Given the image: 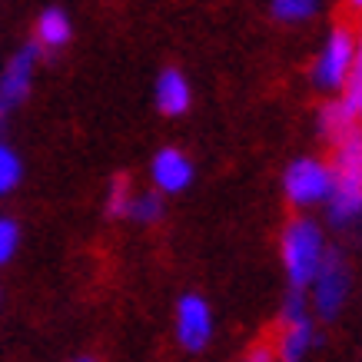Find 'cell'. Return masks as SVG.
<instances>
[{
    "label": "cell",
    "instance_id": "cell-1",
    "mask_svg": "<svg viewBox=\"0 0 362 362\" xmlns=\"http://www.w3.org/2000/svg\"><path fill=\"white\" fill-rule=\"evenodd\" d=\"M279 250H283V266L293 289H306L316 279L319 266L326 259V236H322V226L309 216H299V220H289L283 230V240H279Z\"/></svg>",
    "mask_w": 362,
    "mask_h": 362
},
{
    "label": "cell",
    "instance_id": "cell-2",
    "mask_svg": "<svg viewBox=\"0 0 362 362\" xmlns=\"http://www.w3.org/2000/svg\"><path fill=\"white\" fill-rule=\"evenodd\" d=\"M356 40H359V33L349 23H336L329 30L322 50L316 54V64H313V83L319 90H326V93L346 90L352 64H356Z\"/></svg>",
    "mask_w": 362,
    "mask_h": 362
},
{
    "label": "cell",
    "instance_id": "cell-3",
    "mask_svg": "<svg viewBox=\"0 0 362 362\" xmlns=\"http://www.w3.org/2000/svg\"><path fill=\"white\" fill-rule=\"evenodd\" d=\"M332 170L329 163H322L316 156H299L286 166L283 189L286 199L293 206H313V203H326L332 197Z\"/></svg>",
    "mask_w": 362,
    "mask_h": 362
},
{
    "label": "cell",
    "instance_id": "cell-4",
    "mask_svg": "<svg viewBox=\"0 0 362 362\" xmlns=\"http://www.w3.org/2000/svg\"><path fill=\"white\" fill-rule=\"evenodd\" d=\"M349 296V266L339 250H329L313 279V309L319 319H336Z\"/></svg>",
    "mask_w": 362,
    "mask_h": 362
},
{
    "label": "cell",
    "instance_id": "cell-5",
    "mask_svg": "<svg viewBox=\"0 0 362 362\" xmlns=\"http://www.w3.org/2000/svg\"><path fill=\"white\" fill-rule=\"evenodd\" d=\"M176 339L187 352H203L213 339V313L197 293H187L176 303Z\"/></svg>",
    "mask_w": 362,
    "mask_h": 362
},
{
    "label": "cell",
    "instance_id": "cell-6",
    "mask_svg": "<svg viewBox=\"0 0 362 362\" xmlns=\"http://www.w3.org/2000/svg\"><path fill=\"white\" fill-rule=\"evenodd\" d=\"M332 183L336 193L362 197V127L346 133L342 140L332 143Z\"/></svg>",
    "mask_w": 362,
    "mask_h": 362
},
{
    "label": "cell",
    "instance_id": "cell-7",
    "mask_svg": "<svg viewBox=\"0 0 362 362\" xmlns=\"http://www.w3.org/2000/svg\"><path fill=\"white\" fill-rule=\"evenodd\" d=\"M37 54H40V50H37L33 44H27V47H21L11 60H7L4 74H0V117H4L7 110H13L17 103H23V100H27L30 83H33Z\"/></svg>",
    "mask_w": 362,
    "mask_h": 362
},
{
    "label": "cell",
    "instance_id": "cell-8",
    "mask_svg": "<svg viewBox=\"0 0 362 362\" xmlns=\"http://www.w3.org/2000/svg\"><path fill=\"white\" fill-rule=\"evenodd\" d=\"M150 176H153L156 193H183L193 183V163L187 153H180L173 146H166L153 156L150 163Z\"/></svg>",
    "mask_w": 362,
    "mask_h": 362
},
{
    "label": "cell",
    "instance_id": "cell-9",
    "mask_svg": "<svg viewBox=\"0 0 362 362\" xmlns=\"http://www.w3.org/2000/svg\"><path fill=\"white\" fill-rule=\"evenodd\" d=\"M189 100H193V93H189L187 77L176 66H166L163 74L156 77V87H153L156 110L166 113V117H180V113L189 110Z\"/></svg>",
    "mask_w": 362,
    "mask_h": 362
},
{
    "label": "cell",
    "instance_id": "cell-10",
    "mask_svg": "<svg viewBox=\"0 0 362 362\" xmlns=\"http://www.w3.org/2000/svg\"><path fill=\"white\" fill-rule=\"evenodd\" d=\"M316 342V332H313V316L303 319H289L283 322V332H279V346H276V362H303L306 352L313 349Z\"/></svg>",
    "mask_w": 362,
    "mask_h": 362
},
{
    "label": "cell",
    "instance_id": "cell-11",
    "mask_svg": "<svg viewBox=\"0 0 362 362\" xmlns=\"http://www.w3.org/2000/svg\"><path fill=\"white\" fill-rule=\"evenodd\" d=\"M70 37H74V27H70V17L60 7H47L37 17V27H33V47L37 50H60V47L70 44Z\"/></svg>",
    "mask_w": 362,
    "mask_h": 362
},
{
    "label": "cell",
    "instance_id": "cell-12",
    "mask_svg": "<svg viewBox=\"0 0 362 362\" xmlns=\"http://www.w3.org/2000/svg\"><path fill=\"white\" fill-rule=\"evenodd\" d=\"M356 127H359V117H356V110H352L346 100H329V103L319 110V133L329 143L342 140V136L352 133Z\"/></svg>",
    "mask_w": 362,
    "mask_h": 362
},
{
    "label": "cell",
    "instance_id": "cell-13",
    "mask_svg": "<svg viewBox=\"0 0 362 362\" xmlns=\"http://www.w3.org/2000/svg\"><path fill=\"white\" fill-rule=\"evenodd\" d=\"M127 216L133 223H143V226H153V223L163 220V197L156 189H143V193H133L130 206H127Z\"/></svg>",
    "mask_w": 362,
    "mask_h": 362
},
{
    "label": "cell",
    "instance_id": "cell-14",
    "mask_svg": "<svg viewBox=\"0 0 362 362\" xmlns=\"http://www.w3.org/2000/svg\"><path fill=\"white\" fill-rule=\"evenodd\" d=\"M319 7L313 0H273L269 4V13H273L276 21L283 23H299V21H309Z\"/></svg>",
    "mask_w": 362,
    "mask_h": 362
},
{
    "label": "cell",
    "instance_id": "cell-15",
    "mask_svg": "<svg viewBox=\"0 0 362 362\" xmlns=\"http://www.w3.org/2000/svg\"><path fill=\"white\" fill-rule=\"evenodd\" d=\"M21 176H23L21 156L13 153L7 143H0V197H4V193H11V189H17Z\"/></svg>",
    "mask_w": 362,
    "mask_h": 362
},
{
    "label": "cell",
    "instance_id": "cell-16",
    "mask_svg": "<svg viewBox=\"0 0 362 362\" xmlns=\"http://www.w3.org/2000/svg\"><path fill=\"white\" fill-rule=\"evenodd\" d=\"M346 103H349L356 117L362 120V30H359V40H356V64H352V74H349V83H346Z\"/></svg>",
    "mask_w": 362,
    "mask_h": 362
},
{
    "label": "cell",
    "instance_id": "cell-17",
    "mask_svg": "<svg viewBox=\"0 0 362 362\" xmlns=\"http://www.w3.org/2000/svg\"><path fill=\"white\" fill-rule=\"evenodd\" d=\"M130 187H127V180L123 176H117L110 183V189H107V216H113V220H123L127 216V206H130Z\"/></svg>",
    "mask_w": 362,
    "mask_h": 362
},
{
    "label": "cell",
    "instance_id": "cell-18",
    "mask_svg": "<svg viewBox=\"0 0 362 362\" xmlns=\"http://www.w3.org/2000/svg\"><path fill=\"white\" fill-rule=\"evenodd\" d=\"M17 246H21V226L11 216H0V266L11 263Z\"/></svg>",
    "mask_w": 362,
    "mask_h": 362
},
{
    "label": "cell",
    "instance_id": "cell-19",
    "mask_svg": "<svg viewBox=\"0 0 362 362\" xmlns=\"http://www.w3.org/2000/svg\"><path fill=\"white\" fill-rule=\"evenodd\" d=\"M243 362H276V352H273V346H252L250 356Z\"/></svg>",
    "mask_w": 362,
    "mask_h": 362
},
{
    "label": "cell",
    "instance_id": "cell-20",
    "mask_svg": "<svg viewBox=\"0 0 362 362\" xmlns=\"http://www.w3.org/2000/svg\"><path fill=\"white\" fill-rule=\"evenodd\" d=\"M77 362H93V359H77Z\"/></svg>",
    "mask_w": 362,
    "mask_h": 362
}]
</instances>
